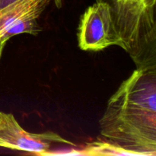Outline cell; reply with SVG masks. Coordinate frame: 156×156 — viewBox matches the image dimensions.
Wrapping results in <instances>:
<instances>
[{
	"instance_id": "52a82bcc",
	"label": "cell",
	"mask_w": 156,
	"mask_h": 156,
	"mask_svg": "<svg viewBox=\"0 0 156 156\" xmlns=\"http://www.w3.org/2000/svg\"><path fill=\"white\" fill-rule=\"evenodd\" d=\"M18 1H19V0H0V10L8 7L10 5L13 4Z\"/></svg>"
},
{
	"instance_id": "5b68a950",
	"label": "cell",
	"mask_w": 156,
	"mask_h": 156,
	"mask_svg": "<svg viewBox=\"0 0 156 156\" xmlns=\"http://www.w3.org/2000/svg\"><path fill=\"white\" fill-rule=\"evenodd\" d=\"M41 15V13L40 12H34L15 21L3 31L0 39L8 41L13 36L21 34H29L31 35L38 34L42 30V28L37 23V18Z\"/></svg>"
},
{
	"instance_id": "3957f363",
	"label": "cell",
	"mask_w": 156,
	"mask_h": 156,
	"mask_svg": "<svg viewBox=\"0 0 156 156\" xmlns=\"http://www.w3.org/2000/svg\"><path fill=\"white\" fill-rule=\"evenodd\" d=\"M81 50L100 51L111 46L123 49V44L114 26L108 4L95 2L81 17L78 33Z\"/></svg>"
},
{
	"instance_id": "277c9868",
	"label": "cell",
	"mask_w": 156,
	"mask_h": 156,
	"mask_svg": "<svg viewBox=\"0 0 156 156\" xmlns=\"http://www.w3.org/2000/svg\"><path fill=\"white\" fill-rule=\"evenodd\" d=\"M54 143L73 145L53 132L32 133L22 128L12 114L0 111V147L46 155Z\"/></svg>"
},
{
	"instance_id": "ba28073f",
	"label": "cell",
	"mask_w": 156,
	"mask_h": 156,
	"mask_svg": "<svg viewBox=\"0 0 156 156\" xmlns=\"http://www.w3.org/2000/svg\"><path fill=\"white\" fill-rule=\"evenodd\" d=\"M6 42H7V41H5V40L0 39V58H1L2 54L3 49H4Z\"/></svg>"
},
{
	"instance_id": "7a4b0ae2",
	"label": "cell",
	"mask_w": 156,
	"mask_h": 156,
	"mask_svg": "<svg viewBox=\"0 0 156 156\" xmlns=\"http://www.w3.org/2000/svg\"><path fill=\"white\" fill-rule=\"evenodd\" d=\"M110 6L123 50L137 69H156V0H95Z\"/></svg>"
},
{
	"instance_id": "8992f818",
	"label": "cell",
	"mask_w": 156,
	"mask_h": 156,
	"mask_svg": "<svg viewBox=\"0 0 156 156\" xmlns=\"http://www.w3.org/2000/svg\"><path fill=\"white\" fill-rule=\"evenodd\" d=\"M80 155H133L128 151L104 139L88 143Z\"/></svg>"
},
{
	"instance_id": "6da1fadb",
	"label": "cell",
	"mask_w": 156,
	"mask_h": 156,
	"mask_svg": "<svg viewBox=\"0 0 156 156\" xmlns=\"http://www.w3.org/2000/svg\"><path fill=\"white\" fill-rule=\"evenodd\" d=\"M102 139L136 156L156 155V70L136 69L108 101Z\"/></svg>"
}]
</instances>
